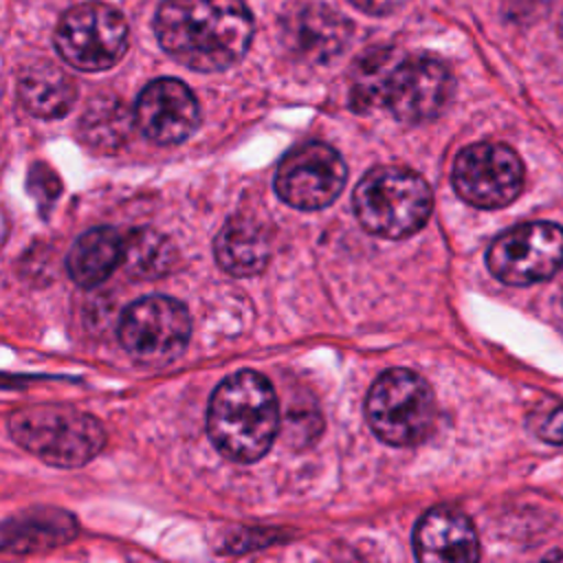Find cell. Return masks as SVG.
<instances>
[{"instance_id": "obj_1", "label": "cell", "mask_w": 563, "mask_h": 563, "mask_svg": "<svg viewBox=\"0 0 563 563\" xmlns=\"http://www.w3.org/2000/svg\"><path fill=\"white\" fill-rule=\"evenodd\" d=\"M253 15L242 0H163L154 33L163 51L198 73L238 64L253 40Z\"/></svg>"}, {"instance_id": "obj_2", "label": "cell", "mask_w": 563, "mask_h": 563, "mask_svg": "<svg viewBox=\"0 0 563 563\" xmlns=\"http://www.w3.org/2000/svg\"><path fill=\"white\" fill-rule=\"evenodd\" d=\"M451 92L453 77L440 59L374 48L356 59L350 101L358 112L385 108L398 121L422 123L444 110Z\"/></svg>"}, {"instance_id": "obj_3", "label": "cell", "mask_w": 563, "mask_h": 563, "mask_svg": "<svg viewBox=\"0 0 563 563\" xmlns=\"http://www.w3.org/2000/svg\"><path fill=\"white\" fill-rule=\"evenodd\" d=\"M279 407L266 376L242 369L227 376L209 400L207 431L213 446L233 462H255L273 444Z\"/></svg>"}, {"instance_id": "obj_4", "label": "cell", "mask_w": 563, "mask_h": 563, "mask_svg": "<svg viewBox=\"0 0 563 563\" xmlns=\"http://www.w3.org/2000/svg\"><path fill=\"white\" fill-rule=\"evenodd\" d=\"M11 438L42 462L59 468L88 464L106 444L101 422L70 405H31L9 416Z\"/></svg>"}, {"instance_id": "obj_5", "label": "cell", "mask_w": 563, "mask_h": 563, "mask_svg": "<svg viewBox=\"0 0 563 563\" xmlns=\"http://www.w3.org/2000/svg\"><path fill=\"white\" fill-rule=\"evenodd\" d=\"M352 205L365 231L400 240L424 227L433 196L420 174L400 165H380L361 178Z\"/></svg>"}, {"instance_id": "obj_6", "label": "cell", "mask_w": 563, "mask_h": 563, "mask_svg": "<svg viewBox=\"0 0 563 563\" xmlns=\"http://www.w3.org/2000/svg\"><path fill=\"white\" fill-rule=\"evenodd\" d=\"M365 413L372 431L383 442L413 446L427 440L435 424V398L420 374L387 369L374 380Z\"/></svg>"}, {"instance_id": "obj_7", "label": "cell", "mask_w": 563, "mask_h": 563, "mask_svg": "<svg viewBox=\"0 0 563 563\" xmlns=\"http://www.w3.org/2000/svg\"><path fill=\"white\" fill-rule=\"evenodd\" d=\"M53 42L59 57L73 68L106 70L128 48V22L110 4L79 2L59 18Z\"/></svg>"}, {"instance_id": "obj_8", "label": "cell", "mask_w": 563, "mask_h": 563, "mask_svg": "<svg viewBox=\"0 0 563 563\" xmlns=\"http://www.w3.org/2000/svg\"><path fill=\"white\" fill-rule=\"evenodd\" d=\"M191 317L187 308L165 295L132 301L119 321V343L143 365L172 363L189 343Z\"/></svg>"}, {"instance_id": "obj_9", "label": "cell", "mask_w": 563, "mask_h": 563, "mask_svg": "<svg viewBox=\"0 0 563 563\" xmlns=\"http://www.w3.org/2000/svg\"><path fill=\"white\" fill-rule=\"evenodd\" d=\"M486 264L510 286L550 279L563 266V229L552 222L517 224L490 244Z\"/></svg>"}, {"instance_id": "obj_10", "label": "cell", "mask_w": 563, "mask_h": 563, "mask_svg": "<svg viewBox=\"0 0 563 563\" xmlns=\"http://www.w3.org/2000/svg\"><path fill=\"white\" fill-rule=\"evenodd\" d=\"M453 187L462 200L479 209L510 205L523 189V163L497 141L464 147L453 163Z\"/></svg>"}, {"instance_id": "obj_11", "label": "cell", "mask_w": 563, "mask_h": 563, "mask_svg": "<svg viewBox=\"0 0 563 563\" xmlns=\"http://www.w3.org/2000/svg\"><path fill=\"white\" fill-rule=\"evenodd\" d=\"M347 167L341 154L319 141L303 143L290 150L277 165L275 191L277 196L303 211L330 205L343 189Z\"/></svg>"}, {"instance_id": "obj_12", "label": "cell", "mask_w": 563, "mask_h": 563, "mask_svg": "<svg viewBox=\"0 0 563 563\" xmlns=\"http://www.w3.org/2000/svg\"><path fill=\"white\" fill-rule=\"evenodd\" d=\"M352 22L321 2H295L282 15V42L288 53L308 64H328L343 53Z\"/></svg>"}, {"instance_id": "obj_13", "label": "cell", "mask_w": 563, "mask_h": 563, "mask_svg": "<svg viewBox=\"0 0 563 563\" xmlns=\"http://www.w3.org/2000/svg\"><path fill=\"white\" fill-rule=\"evenodd\" d=\"M134 123L158 145L185 141L200 123V106L187 84L163 77L150 81L134 106Z\"/></svg>"}, {"instance_id": "obj_14", "label": "cell", "mask_w": 563, "mask_h": 563, "mask_svg": "<svg viewBox=\"0 0 563 563\" xmlns=\"http://www.w3.org/2000/svg\"><path fill=\"white\" fill-rule=\"evenodd\" d=\"M413 550L420 561L431 563H471L479 559L473 521L449 506H438L422 515L413 530Z\"/></svg>"}, {"instance_id": "obj_15", "label": "cell", "mask_w": 563, "mask_h": 563, "mask_svg": "<svg viewBox=\"0 0 563 563\" xmlns=\"http://www.w3.org/2000/svg\"><path fill=\"white\" fill-rule=\"evenodd\" d=\"M216 260L222 271L235 277L260 273L271 257V240L249 216H233L216 235Z\"/></svg>"}, {"instance_id": "obj_16", "label": "cell", "mask_w": 563, "mask_h": 563, "mask_svg": "<svg viewBox=\"0 0 563 563\" xmlns=\"http://www.w3.org/2000/svg\"><path fill=\"white\" fill-rule=\"evenodd\" d=\"M18 99L33 117L59 119L73 108L77 86L59 66L35 62L18 77Z\"/></svg>"}, {"instance_id": "obj_17", "label": "cell", "mask_w": 563, "mask_h": 563, "mask_svg": "<svg viewBox=\"0 0 563 563\" xmlns=\"http://www.w3.org/2000/svg\"><path fill=\"white\" fill-rule=\"evenodd\" d=\"M123 262V235L110 227H97L75 240L66 268L75 284L92 288L106 282Z\"/></svg>"}, {"instance_id": "obj_18", "label": "cell", "mask_w": 563, "mask_h": 563, "mask_svg": "<svg viewBox=\"0 0 563 563\" xmlns=\"http://www.w3.org/2000/svg\"><path fill=\"white\" fill-rule=\"evenodd\" d=\"M132 123L134 112L130 114L125 103H121L117 97L103 95L86 108L79 121V132L90 147L99 152H114L128 141Z\"/></svg>"}, {"instance_id": "obj_19", "label": "cell", "mask_w": 563, "mask_h": 563, "mask_svg": "<svg viewBox=\"0 0 563 563\" xmlns=\"http://www.w3.org/2000/svg\"><path fill=\"white\" fill-rule=\"evenodd\" d=\"M174 249L154 229H134L123 235V266L134 277H161L174 266Z\"/></svg>"}, {"instance_id": "obj_20", "label": "cell", "mask_w": 563, "mask_h": 563, "mask_svg": "<svg viewBox=\"0 0 563 563\" xmlns=\"http://www.w3.org/2000/svg\"><path fill=\"white\" fill-rule=\"evenodd\" d=\"M552 4L554 0H499L504 18L517 24H530L543 18Z\"/></svg>"}, {"instance_id": "obj_21", "label": "cell", "mask_w": 563, "mask_h": 563, "mask_svg": "<svg viewBox=\"0 0 563 563\" xmlns=\"http://www.w3.org/2000/svg\"><path fill=\"white\" fill-rule=\"evenodd\" d=\"M539 438H543L545 442H554V444H563V405H559L556 409H552L541 424L537 427Z\"/></svg>"}, {"instance_id": "obj_22", "label": "cell", "mask_w": 563, "mask_h": 563, "mask_svg": "<svg viewBox=\"0 0 563 563\" xmlns=\"http://www.w3.org/2000/svg\"><path fill=\"white\" fill-rule=\"evenodd\" d=\"M347 2H352L356 9L369 15H387L402 4V0H347Z\"/></svg>"}, {"instance_id": "obj_23", "label": "cell", "mask_w": 563, "mask_h": 563, "mask_svg": "<svg viewBox=\"0 0 563 563\" xmlns=\"http://www.w3.org/2000/svg\"><path fill=\"white\" fill-rule=\"evenodd\" d=\"M9 231H11L9 216H7V211H4V207H2V202H0V251H2V246L7 244V240H9Z\"/></svg>"}, {"instance_id": "obj_24", "label": "cell", "mask_w": 563, "mask_h": 563, "mask_svg": "<svg viewBox=\"0 0 563 563\" xmlns=\"http://www.w3.org/2000/svg\"><path fill=\"white\" fill-rule=\"evenodd\" d=\"M559 312L563 317V288H561V295H559Z\"/></svg>"}, {"instance_id": "obj_25", "label": "cell", "mask_w": 563, "mask_h": 563, "mask_svg": "<svg viewBox=\"0 0 563 563\" xmlns=\"http://www.w3.org/2000/svg\"><path fill=\"white\" fill-rule=\"evenodd\" d=\"M559 33H561V37H563V15H561V22H559Z\"/></svg>"}]
</instances>
